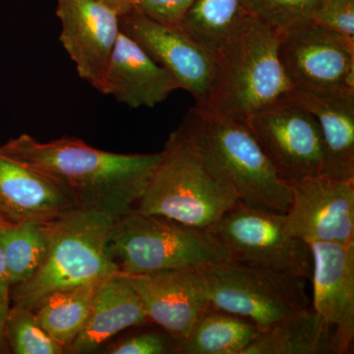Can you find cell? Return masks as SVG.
Instances as JSON below:
<instances>
[{
    "label": "cell",
    "mask_w": 354,
    "mask_h": 354,
    "mask_svg": "<svg viewBox=\"0 0 354 354\" xmlns=\"http://www.w3.org/2000/svg\"><path fill=\"white\" fill-rule=\"evenodd\" d=\"M0 153L50 177L79 208L114 221L136 208L162 158V152H106L71 136L44 143L29 134L8 140Z\"/></svg>",
    "instance_id": "1"
},
{
    "label": "cell",
    "mask_w": 354,
    "mask_h": 354,
    "mask_svg": "<svg viewBox=\"0 0 354 354\" xmlns=\"http://www.w3.org/2000/svg\"><path fill=\"white\" fill-rule=\"evenodd\" d=\"M281 34L249 18L216 51L215 75L201 106L212 115L246 124L254 113L293 91L279 58Z\"/></svg>",
    "instance_id": "2"
},
{
    "label": "cell",
    "mask_w": 354,
    "mask_h": 354,
    "mask_svg": "<svg viewBox=\"0 0 354 354\" xmlns=\"http://www.w3.org/2000/svg\"><path fill=\"white\" fill-rule=\"evenodd\" d=\"M177 128L232 185L239 202L288 213L290 184L277 174L246 124L212 115L195 106Z\"/></svg>",
    "instance_id": "3"
},
{
    "label": "cell",
    "mask_w": 354,
    "mask_h": 354,
    "mask_svg": "<svg viewBox=\"0 0 354 354\" xmlns=\"http://www.w3.org/2000/svg\"><path fill=\"white\" fill-rule=\"evenodd\" d=\"M162 160L135 208L208 230L239 204L234 188L176 128L165 142Z\"/></svg>",
    "instance_id": "4"
},
{
    "label": "cell",
    "mask_w": 354,
    "mask_h": 354,
    "mask_svg": "<svg viewBox=\"0 0 354 354\" xmlns=\"http://www.w3.org/2000/svg\"><path fill=\"white\" fill-rule=\"evenodd\" d=\"M114 221L111 216L76 208L50 221L48 251L36 272L11 290V305L34 310L58 291L118 274L109 252Z\"/></svg>",
    "instance_id": "5"
},
{
    "label": "cell",
    "mask_w": 354,
    "mask_h": 354,
    "mask_svg": "<svg viewBox=\"0 0 354 354\" xmlns=\"http://www.w3.org/2000/svg\"><path fill=\"white\" fill-rule=\"evenodd\" d=\"M109 252L121 274L127 276L230 260L227 250L208 230L137 209L114 221Z\"/></svg>",
    "instance_id": "6"
},
{
    "label": "cell",
    "mask_w": 354,
    "mask_h": 354,
    "mask_svg": "<svg viewBox=\"0 0 354 354\" xmlns=\"http://www.w3.org/2000/svg\"><path fill=\"white\" fill-rule=\"evenodd\" d=\"M209 304L260 330L309 308L306 279L227 260L199 268Z\"/></svg>",
    "instance_id": "7"
},
{
    "label": "cell",
    "mask_w": 354,
    "mask_h": 354,
    "mask_svg": "<svg viewBox=\"0 0 354 354\" xmlns=\"http://www.w3.org/2000/svg\"><path fill=\"white\" fill-rule=\"evenodd\" d=\"M207 230L227 250L230 260L311 279V248L286 232L285 214L239 202Z\"/></svg>",
    "instance_id": "8"
},
{
    "label": "cell",
    "mask_w": 354,
    "mask_h": 354,
    "mask_svg": "<svg viewBox=\"0 0 354 354\" xmlns=\"http://www.w3.org/2000/svg\"><path fill=\"white\" fill-rule=\"evenodd\" d=\"M279 58L295 91L354 95V39L307 23L281 34Z\"/></svg>",
    "instance_id": "9"
},
{
    "label": "cell",
    "mask_w": 354,
    "mask_h": 354,
    "mask_svg": "<svg viewBox=\"0 0 354 354\" xmlns=\"http://www.w3.org/2000/svg\"><path fill=\"white\" fill-rule=\"evenodd\" d=\"M246 125L286 183L321 174L322 133L313 114L286 99L254 113Z\"/></svg>",
    "instance_id": "10"
},
{
    "label": "cell",
    "mask_w": 354,
    "mask_h": 354,
    "mask_svg": "<svg viewBox=\"0 0 354 354\" xmlns=\"http://www.w3.org/2000/svg\"><path fill=\"white\" fill-rule=\"evenodd\" d=\"M288 234L310 242H354V179L319 176L290 183Z\"/></svg>",
    "instance_id": "11"
},
{
    "label": "cell",
    "mask_w": 354,
    "mask_h": 354,
    "mask_svg": "<svg viewBox=\"0 0 354 354\" xmlns=\"http://www.w3.org/2000/svg\"><path fill=\"white\" fill-rule=\"evenodd\" d=\"M120 31L165 67L201 106L215 75L216 53L179 28L151 19L137 8L120 17Z\"/></svg>",
    "instance_id": "12"
},
{
    "label": "cell",
    "mask_w": 354,
    "mask_h": 354,
    "mask_svg": "<svg viewBox=\"0 0 354 354\" xmlns=\"http://www.w3.org/2000/svg\"><path fill=\"white\" fill-rule=\"evenodd\" d=\"M57 3L60 43L80 78L102 93L120 34V15L99 0H57Z\"/></svg>",
    "instance_id": "13"
},
{
    "label": "cell",
    "mask_w": 354,
    "mask_h": 354,
    "mask_svg": "<svg viewBox=\"0 0 354 354\" xmlns=\"http://www.w3.org/2000/svg\"><path fill=\"white\" fill-rule=\"evenodd\" d=\"M315 310L332 330L330 354L351 353L354 339V242H310Z\"/></svg>",
    "instance_id": "14"
},
{
    "label": "cell",
    "mask_w": 354,
    "mask_h": 354,
    "mask_svg": "<svg viewBox=\"0 0 354 354\" xmlns=\"http://www.w3.org/2000/svg\"><path fill=\"white\" fill-rule=\"evenodd\" d=\"M149 320L180 342L209 307L199 268L164 270L129 276Z\"/></svg>",
    "instance_id": "15"
},
{
    "label": "cell",
    "mask_w": 354,
    "mask_h": 354,
    "mask_svg": "<svg viewBox=\"0 0 354 354\" xmlns=\"http://www.w3.org/2000/svg\"><path fill=\"white\" fill-rule=\"evenodd\" d=\"M181 88L176 78L120 31L104 77L102 94L130 109L153 108Z\"/></svg>",
    "instance_id": "16"
},
{
    "label": "cell",
    "mask_w": 354,
    "mask_h": 354,
    "mask_svg": "<svg viewBox=\"0 0 354 354\" xmlns=\"http://www.w3.org/2000/svg\"><path fill=\"white\" fill-rule=\"evenodd\" d=\"M76 208L59 184L0 153V213L7 221H50Z\"/></svg>",
    "instance_id": "17"
},
{
    "label": "cell",
    "mask_w": 354,
    "mask_h": 354,
    "mask_svg": "<svg viewBox=\"0 0 354 354\" xmlns=\"http://www.w3.org/2000/svg\"><path fill=\"white\" fill-rule=\"evenodd\" d=\"M152 324L138 293L127 274H113L95 292L85 327L65 353L85 354L97 351L114 335L131 327Z\"/></svg>",
    "instance_id": "18"
},
{
    "label": "cell",
    "mask_w": 354,
    "mask_h": 354,
    "mask_svg": "<svg viewBox=\"0 0 354 354\" xmlns=\"http://www.w3.org/2000/svg\"><path fill=\"white\" fill-rule=\"evenodd\" d=\"M313 114L322 133L321 174L354 179V95L310 94L293 90L286 97Z\"/></svg>",
    "instance_id": "19"
},
{
    "label": "cell",
    "mask_w": 354,
    "mask_h": 354,
    "mask_svg": "<svg viewBox=\"0 0 354 354\" xmlns=\"http://www.w3.org/2000/svg\"><path fill=\"white\" fill-rule=\"evenodd\" d=\"M332 330L312 308L272 324L242 354H330Z\"/></svg>",
    "instance_id": "20"
},
{
    "label": "cell",
    "mask_w": 354,
    "mask_h": 354,
    "mask_svg": "<svg viewBox=\"0 0 354 354\" xmlns=\"http://www.w3.org/2000/svg\"><path fill=\"white\" fill-rule=\"evenodd\" d=\"M260 330L255 323L209 305L178 342L176 354H242Z\"/></svg>",
    "instance_id": "21"
},
{
    "label": "cell",
    "mask_w": 354,
    "mask_h": 354,
    "mask_svg": "<svg viewBox=\"0 0 354 354\" xmlns=\"http://www.w3.org/2000/svg\"><path fill=\"white\" fill-rule=\"evenodd\" d=\"M106 279H95L69 290L58 291L44 298L32 310L41 327L64 351L85 327L95 292Z\"/></svg>",
    "instance_id": "22"
},
{
    "label": "cell",
    "mask_w": 354,
    "mask_h": 354,
    "mask_svg": "<svg viewBox=\"0 0 354 354\" xmlns=\"http://www.w3.org/2000/svg\"><path fill=\"white\" fill-rule=\"evenodd\" d=\"M251 17L249 0H195L179 29L216 53Z\"/></svg>",
    "instance_id": "23"
},
{
    "label": "cell",
    "mask_w": 354,
    "mask_h": 354,
    "mask_svg": "<svg viewBox=\"0 0 354 354\" xmlns=\"http://www.w3.org/2000/svg\"><path fill=\"white\" fill-rule=\"evenodd\" d=\"M50 221H6L0 227L12 288L31 278L43 262L50 243Z\"/></svg>",
    "instance_id": "24"
},
{
    "label": "cell",
    "mask_w": 354,
    "mask_h": 354,
    "mask_svg": "<svg viewBox=\"0 0 354 354\" xmlns=\"http://www.w3.org/2000/svg\"><path fill=\"white\" fill-rule=\"evenodd\" d=\"M10 353L64 354V348L41 327L32 310L11 305L4 323Z\"/></svg>",
    "instance_id": "25"
},
{
    "label": "cell",
    "mask_w": 354,
    "mask_h": 354,
    "mask_svg": "<svg viewBox=\"0 0 354 354\" xmlns=\"http://www.w3.org/2000/svg\"><path fill=\"white\" fill-rule=\"evenodd\" d=\"M321 2L322 0H249L254 17L279 34L312 22Z\"/></svg>",
    "instance_id": "26"
},
{
    "label": "cell",
    "mask_w": 354,
    "mask_h": 354,
    "mask_svg": "<svg viewBox=\"0 0 354 354\" xmlns=\"http://www.w3.org/2000/svg\"><path fill=\"white\" fill-rule=\"evenodd\" d=\"M178 341L165 330H145L111 344L109 354H176Z\"/></svg>",
    "instance_id": "27"
},
{
    "label": "cell",
    "mask_w": 354,
    "mask_h": 354,
    "mask_svg": "<svg viewBox=\"0 0 354 354\" xmlns=\"http://www.w3.org/2000/svg\"><path fill=\"white\" fill-rule=\"evenodd\" d=\"M312 22L354 39V0H322Z\"/></svg>",
    "instance_id": "28"
},
{
    "label": "cell",
    "mask_w": 354,
    "mask_h": 354,
    "mask_svg": "<svg viewBox=\"0 0 354 354\" xmlns=\"http://www.w3.org/2000/svg\"><path fill=\"white\" fill-rule=\"evenodd\" d=\"M195 0H139L142 12L162 24L179 28Z\"/></svg>",
    "instance_id": "29"
},
{
    "label": "cell",
    "mask_w": 354,
    "mask_h": 354,
    "mask_svg": "<svg viewBox=\"0 0 354 354\" xmlns=\"http://www.w3.org/2000/svg\"><path fill=\"white\" fill-rule=\"evenodd\" d=\"M11 290L12 285L10 281L8 266H7L3 248L0 243V304L6 309L11 306Z\"/></svg>",
    "instance_id": "30"
},
{
    "label": "cell",
    "mask_w": 354,
    "mask_h": 354,
    "mask_svg": "<svg viewBox=\"0 0 354 354\" xmlns=\"http://www.w3.org/2000/svg\"><path fill=\"white\" fill-rule=\"evenodd\" d=\"M99 1L115 11L120 17L124 14L131 12L134 9L139 8V0H99Z\"/></svg>",
    "instance_id": "31"
},
{
    "label": "cell",
    "mask_w": 354,
    "mask_h": 354,
    "mask_svg": "<svg viewBox=\"0 0 354 354\" xmlns=\"http://www.w3.org/2000/svg\"><path fill=\"white\" fill-rule=\"evenodd\" d=\"M8 309L0 304V354L10 353L4 335V323H6V314Z\"/></svg>",
    "instance_id": "32"
},
{
    "label": "cell",
    "mask_w": 354,
    "mask_h": 354,
    "mask_svg": "<svg viewBox=\"0 0 354 354\" xmlns=\"http://www.w3.org/2000/svg\"><path fill=\"white\" fill-rule=\"evenodd\" d=\"M6 221H7L6 218H4L3 215H2L1 213H0V227H1L2 225H4V223H6Z\"/></svg>",
    "instance_id": "33"
}]
</instances>
